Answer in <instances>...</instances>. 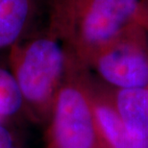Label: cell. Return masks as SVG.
I'll use <instances>...</instances> for the list:
<instances>
[{
  "label": "cell",
  "instance_id": "6da1fadb",
  "mask_svg": "<svg viewBox=\"0 0 148 148\" xmlns=\"http://www.w3.org/2000/svg\"><path fill=\"white\" fill-rule=\"evenodd\" d=\"M137 28L148 30L140 0H51L49 30L82 64L97 50Z\"/></svg>",
  "mask_w": 148,
  "mask_h": 148
},
{
  "label": "cell",
  "instance_id": "7a4b0ae2",
  "mask_svg": "<svg viewBox=\"0 0 148 148\" xmlns=\"http://www.w3.org/2000/svg\"><path fill=\"white\" fill-rule=\"evenodd\" d=\"M8 62L22 97L25 118L47 125L66 72L63 43L49 29L28 35L9 49Z\"/></svg>",
  "mask_w": 148,
  "mask_h": 148
},
{
  "label": "cell",
  "instance_id": "3957f363",
  "mask_svg": "<svg viewBox=\"0 0 148 148\" xmlns=\"http://www.w3.org/2000/svg\"><path fill=\"white\" fill-rule=\"evenodd\" d=\"M66 52V72L46 125V144L67 148H112L96 114L93 81L88 67L69 50Z\"/></svg>",
  "mask_w": 148,
  "mask_h": 148
},
{
  "label": "cell",
  "instance_id": "277c9868",
  "mask_svg": "<svg viewBox=\"0 0 148 148\" xmlns=\"http://www.w3.org/2000/svg\"><path fill=\"white\" fill-rule=\"evenodd\" d=\"M146 29L137 28L112 41L84 64L92 67L107 84L116 88H148Z\"/></svg>",
  "mask_w": 148,
  "mask_h": 148
},
{
  "label": "cell",
  "instance_id": "5b68a950",
  "mask_svg": "<svg viewBox=\"0 0 148 148\" xmlns=\"http://www.w3.org/2000/svg\"><path fill=\"white\" fill-rule=\"evenodd\" d=\"M94 106L100 125L112 148H148V138L127 125L93 82Z\"/></svg>",
  "mask_w": 148,
  "mask_h": 148
},
{
  "label": "cell",
  "instance_id": "8992f818",
  "mask_svg": "<svg viewBox=\"0 0 148 148\" xmlns=\"http://www.w3.org/2000/svg\"><path fill=\"white\" fill-rule=\"evenodd\" d=\"M38 0H0V52L29 35Z\"/></svg>",
  "mask_w": 148,
  "mask_h": 148
},
{
  "label": "cell",
  "instance_id": "52a82bcc",
  "mask_svg": "<svg viewBox=\"0 0 148 148\" xmlns=\"http://www.w3.org/2000/svg\"><path fill=\"white\" fill-rule=\"evenodd\" d=\"M105 93L124 122L148 138V88H114Z\"/></svg>",
  "mask_w": 148,
  "mask_h": 148
},
{
  "label": "cell",
  "instance_id": "ba28073f",
  "mask_svg": "<svg viewBox=\"0 0 148 148\" xmlns=\"http://www.w3.org/2000/svg\"><path fill=\"white\" fill-rule=\"evenodd\" d=\"M25 117L22 97L10 69L0 64V119Z\"/></svg>",
  "mask_w": 148,
  "mask_h": 148
},
{
  "label": "cell",
  "instance_id": "9c48e42d",
  "mask_svg": "<svg viewBox=\"0 0 148 148\" xmlns=\"http://www.w3.org/2000/svg\"><path fill=\"white\" fill-rule=\"evenodd\" d=\"M4 122V120L0 119V148H12L16 145V140L14 134Z\"/></svg>",
  "mask_w": 148,
  "mask_h": 148
},
{
  "label": "cell",
  "instance_id": "30bf717a",
  "mask_svg": "<svg viewBox=\"0 0 148 148\" xmlns=\"http://www.w3.org/2000/svg\"><path fill=\"white\" fill-rule=\"evenodd\" d=\"M45 148H67V147H63V146H58V145H52V144H46Z\"/></svg>",
  "mask_w": 148,
  "mask_h": 148
},
{
  "label": "cell",
  "instance_id": "8fae6325",
  "mask_svg": "<svg viewBox=\"0 0 148 148\" xmlns=\"http://www.w3.org/2000/svg\"><path fill=\"white\" fill-rule=\"evenodd\" d=\"M12 148H20V147H19V146H17V145H14Z\"/></svg>",
  "mask_w": 148,
  "mask_h": 148
}]
</instances>
